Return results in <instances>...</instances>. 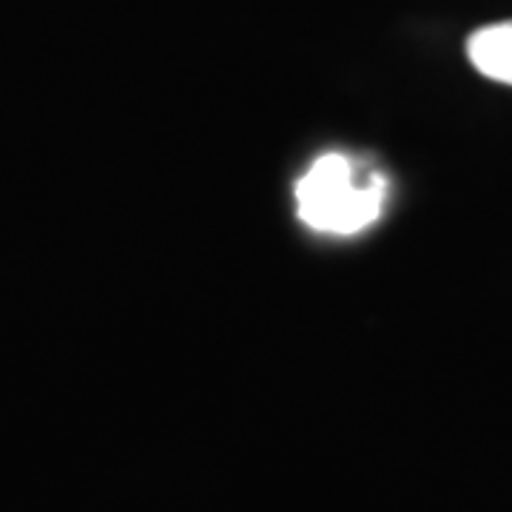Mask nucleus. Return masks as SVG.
<instances>
[{
	"instance_id": "obj_1",
	"label": "nucleus",
	"mask_w": 512,
	"mask_h": 512,
	"mask_svg": "<svg viewBox=\"0 0 512 512\" xmlns=\"http://www.w3.org/2000/svg\"><path fill=\"white\" fill-rule=\"evenodd\" d=\"M387 183L348 154H322L296 183V214L319 234L353 237L382 217Z\"/></svg>"
},
{
	"instance_id": "obj_2",
	"label": "nucleus",
	"mask_w": 512,
	"mask_h": 512,
	"mask_svg": "<svg viewBox=\"0 0 512 512\" xmlns=\"http://www.w3.org/2000/svg\"><path fill=\"white\" fill-rule=\"evenodd\" d=\"M467 57L484 77L512 86V20L473 32L467 40Z\"/></svg>"
}]
</instances>
